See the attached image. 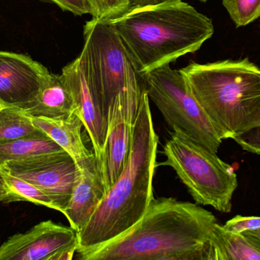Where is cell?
<instances>
[{
    "label": "cell",
    "instance_id": "obj_1",
    "mask_svg": "<svg viewBox=\"0 0 260 260\" xmlns=\"http://www.w3.org/2000/svg\"><path fill=\"white\" fill-rule=\"evenodd\" d=\"M218 224L198 204L153 198L143 216L115 239L79 253L81 260H210V238Z\"/></svg>",
    "mask_w": 260,
    "mask_h": 260
},
{
    "label": "cell",
    "instance_id": "obj_2",
    "mask_svg": "<svg viewBox=\"0 0 260 260\" xmlns=\"http://www.w3.org/2000/svg\"><path fill=\"white\" fill-rule=\"evenodd\" d=\"M158 137L146 90L133 124L126 166L83 228L78 232L77 253L115 239L141 219L153 196Z\"/></svg>",
    "mask_w": 260,
    "mask_h": 260
},
{
    "label": "cell",
    "instance_id": "obj_3",
    "mask_svg": "<svg viewBox=\"0 0 260 260\" xmlns=\"http://www.w3.org/2000/svg\"><path fill=\"white\" fill-rule=\"evenodd\" d=\"M141 74L195 53L214 34L212 19L182 0L131 8L111 21Z\"/></svg>",
    "mask_w": 260,
    "mask_h": 260
},
{
    "label": "cell",
    "instance_id": "obj_4",
    "mask_svg": "<svg viewBox=\"0 0 260 260\" xmlns=\"http://www.w3.org/2000/svg\"><path fill=\"white\" fill-rule=\"evenodd\" d=\"M180 70L221 140L260 126V68L248 58L192 62Z\"/></svg>",
    "mask_w": 260,
    "mask_h": 260
},
{
    "label": "cell",
    "instance_id": "obj_5",
    "mask_svg": "<svg viewBox=\"0 0 260 260\" xmlns=\"http://www.w3.org/2000/svg\"><path fill=\"white\" fill-rule=\"evenodd\" d=\"M166 160L157 166L172 167L197 204L230 213L238 186L233 166L180 131H172L164 146Z\"/></svg>",
    "mask_w": 260,
    "mask_h": 260
},
{
    "label": "cell",
    "instance_id": "obj_6",
    "mask_svg": "<svg viewBox=\"0 0 260 260\" xmlns=\"http://www.w3.org/2000/svg\"><path fill=\"white\" fill-rule=\"evenodd\" d=\"M142 76L148 98L172 131H180L217 154L222 140L191 93L180 70L165 64Z\"/></svg>",
    "mask_w": 260,
    "mask_h": 260
},
{
    "label": "cell",
    "instance_id": "obj_7",
    "mask_svg": "<svg viewBox=\"0 0 260 260\" xmlns=\"http://www.w3.org/2000/svg\"><path fill=\"white\" fill-rule=\"evenodd\" d=\"M1 167L42 191L62 214L81 177L80 169L66 151L9 162Z\"/></svg>",
    "mask_w": 260,
    "mask_h": 260
},
{
    "label": "cell",
    "instance_id": "obj_8",
    "mask_svg": "<svg viewBox=\"0 0 260 260\" xmlns=\"http://www.w3.org/2000/svg\"><path fill=\"white\" fill-rule=\"evenodd\" d=\"M78 246L76 230L48 220L6 240L0 260H71Z\"/></svg>",
    "mask_w": 260,
    "mask_h": 260
},
{
    "label": "cell",
    "instance_id": "obj_9",
    "mask_svg": "<svg viewBox=\"0 0 260 260\" xmlns=\"http://www.w3.org/2000/svg\"><path fill=\"white\" fill-rule=\"evenodd\" d=\"M142 96H120L108 111L106 141L101 157L106 194L126 166L133 124Z\"/></svg>",
    "mask_w": 260,
    "mask_h": 260
},
{
    "label": "cell",
    "instance_id": "obj_10",
    "mask_svg": "<svg viewBox=\"0 0 260 260\" xmlns=\"http://www.w3.org/2000/svg\"><path fill=\"white\" fill-rule=\"evenodd\" d=\"M48 69L30 56L0 50V103L28 109Z\"/></svg>",
    "mask_w": 260,
    "mask_h": 260
},
{
    "label": "cell",
    "instance_id": "obj_11",
    "mask_svg": "<svg viewBox=\"0 0 260 260\" xmlns=\"http://www.w3.org/2000/svg\"><path fill=\"white\" fill-rule=\"evenodd\" d=\"M61 75L70 89L76 113L83 122L94 154L101 159L106 141L108 115L88 81L79 56L62 68Z\"/></svg>",
    "mask_w": 260,
    "mask_h": 260
},
{
    "label": "cell",
    "instance_id": "obj_12",
    "mask_svg": "<svg viewBox=\"0 0 260 260\" xmlns=\"http://www.w3.org/2000/svg\"><path fill=\"white\" fill-rule=\"evenodd\" d=\"M81 177L75 186L63 215L70 227L79 232L91 219L106 195L101 159L94 155L82 166Z\"/></svg>",
    "mask_w": 260,
    "mask_h": 260
},
{
    "label": "cell",
    "instance_id": "obj_13",
    "mask_svg": "<svg viewBox=\"0 0 260 260\" xmlns=\"http://www.w3.org/2000/svg\"><path fill=\"white\" fill-rule=\"evenodd\" d=\"M30 118L34 125L68 153L79 168L94 155V151H89L84 143L82 134L84 124L76 112L57 119Z\"/></svg>",
    "mask_w": 260,
    "mask_h": 260
},
{
    "label": "cell",
    "instance_id": "obj_14",
    "mask_svg": "<svg viewBox=\"0 0 260 260\" xmlns=\"http://www.w3.org/2000/svg\"><path fill=\"white\" fill-rule=\"evenodd\" d=\"M25 112L33 117L49 119L68 116L76 107L68 85L61 74L47 71L41 78L36 98Z\"/></svg>",
    "mask_w": 260,
    "mask_h": 260
},
{
    "label": "cell",
    "instance_id": "obj_15",
    "mask_svg": "<svg viewBox=\"0 0 260 260\" xmlns=\"http://www.w3.org/2000/svg\"><path fill=\"white\" fill-rule=\"evenodd\" d=\"M210 260H260V250L244 234L227 232L217 224L210 238Z\"/></svg>",
    "mask_w": 260,
    "mask_h": 260
},
{
    "label": "cell",
    "instance_id": "obj_16",
    "mask_svg": "<svg viewBox=\"0 0 260 260\" xmlns=\"http://www.w3.org/2000/svg\"><path fill=\"white\" fill-rule=\"evenodd\" d=\"M63 151L54 140L39 130L32 135L0 143V167L9 162Z\"/></svg>",
    "mask_w": 260,
    "mask_h": 260
},
{
    "label": "cell",
    "instance_id": "obj_17",
    "mask_svg": "<svg viewBox=\"0 0 260 260\" xmlns=\"http://www.w3.org/2000/svg\"><path fill=\"white\" fill-rule=\"evenodd\" d=\"M27 201L56 210L50 197L36 186L0 167V203Z\"/></svg>",
    "mask_w": 260,
    "mask_h": 260
},
{
    "label": "cell",
    "instance_id": "obj_18",
    "mask_svg": "<svg viewBox=\"0 0 260 260\" xmlns=\"http://www.w3.org/2000/svg\"><path fill=\"white\" fill-rule=\"evenodd\" d=\"M39 130L24 110L15 107L0 110V143L32 135Z\"/></svg>",
    "mask_w": 260,
    "mask_h": 260
},
{
    "label": "cell",
    "instance_id": "obj_19",
    "mask_svg": "<svg viewBox=\"0 0 260 260\" xmlns=\"http://www.w3.org/2000/svg\"><path fill=\"white\" fill-rule=\"evenodd\" d=\"M222 4L237 27L260 18V0H222Z\"/></svg>",
    "mask_w": 260,
    "mask_h": 260
},
{
    "label": "cell",
    "instance_id": "obj_20",
    "mask_svg": "<svg viewBox=\"0 0 260 260\" xmlns=\"http://www.w3.org/2000/svg\"><path fill=\"white\" fill-rule=\"evenodd\" d=\"M92 18L111 21L129 10L123 0H87Z\"/></svg>",
    "mask_w": 260,
    "mask_h": 260
},
{
    "label": "cell",
    "instance_id": "obj_21",
    "mask_svg": "<svg viewBox=\"0 0 260 260\" xmlns=\"http://www.w3.org/2000/svg\"><path fill=\"white\" fill-rule=\"evenodd\" d=\"M222 227L227 232L235 234L254 232L260 229V216L236 215L228 221Z\"/></svg>",
    "mask_w": 260,
    "mask_h": 260
},
{
    "label": "cell",
    "instance_id": "obj_22",
    "mask_svg": "<svg viewBox=\"0 0 260 260\" xmlns=\"http://www.w3.org/2000/svg\"><path fill=\"white\" fill-rule=\"evenodd\" d=\"M244 151L260 155V126L233 139Z\"/></svg>",
    "mask_w": 260,
    "mask_h": 260
},
{
    "label": "cell",
    "instance_id": "obj_23",
    "mask_svg": "<svg viewBox=\"0 0 260 260\" xmlns=\"http://www.w3.org/2000/svg\"><path fill=\"white\" fill-rule=\"evenodd\" d=\"M54 3L63 11L71 12L73 15H82L91 13L89 4L87 0H45Z\"/></svg>",
    "mask_w": 260,
    "mask_h": 260
},
{
    "label": "cell",
    "instance_id": "obj_24",
    "mask_svg": "<svg viewBox=\"0 0 260 260\" xmlns=\"http://www.w3.org/2000/svg\"><path fill=\"white\" fill-rule=\"evenodd\" d=\"M243 234L260 250V229L254 232H245Z\"/></svg>",
    "mask_w": 260,
    "mask_h": 260
},
{
    "label": "cell",
    "instance_id": "obj_25",
    "mask_svg": "<svg viewBox=\"0 0 260 260\" xmlns=\"http://www.w3.org/2000/svg\"><path fill=\"white\" fill-rule=\"evenodd\" d=\"M164 1H165V0H131L130 9L131 8L141 7V6L157 4V3H160Z\"/></svg>",
    "mask_w": 260,
    "mask_h": 260
},
{
    "label": "cell",
    "instance_id": "obj_26",
    "mask_svg": "<svg viewBox=\"0 0 260 260\" xmlns=\"http://www.w3.org/2000/svg\"><path fill=\"white\" fill-rule=\"evenodd\" d=\"M123 2H124L125 4L126 5V6L129 7V9H130V4H131V0H123Z\"/></svg>",
    "mask_w": 260,
    "mask_h": 260
},
{
    "label": "cell",
    "instance_id": "obj_27",
    "mask_svg": "<svg viewBox=\"0 0 260 260\" xmlns=\"http://www.w3.org/2000/svg\"><path fill=\"white\" fill-rule=\"evenodd\" d=\"M5 105H2L1 103H0V110L3 109V108H5Z\"/></svg>",
    "mask_w": 260,
    "mask_h": 260
},
{
    "label": "cell",
    "instance_id": "obj_28",
    "mask_svg": "<svg viewBox=\"0 0 260 260\" xmlns=\"http://www.w3.org/2000/svg\"><path fill=\"white\" fill-rule=\"evenodd\" d=\"M200 1L204 2V3H206V2H207L208 0H200Z\"/></svg>",
    "mask_w": 260,
    "mask_h": 260
}]
</instances>
